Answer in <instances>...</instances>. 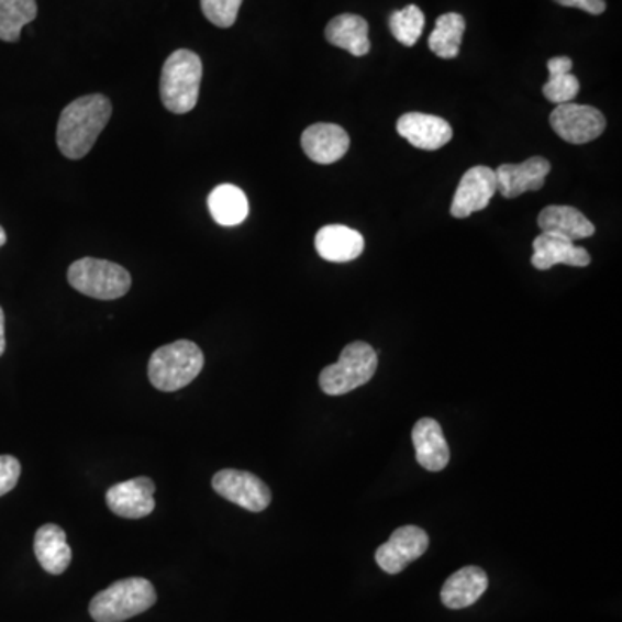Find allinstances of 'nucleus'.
I'll use <instances>...</instances> for the list:
<instances>
[{"label":"nucleus","instance_id":"6e6552de","mask_svg":"<svg viewBox=\"0 0 622 622\" xmlns=\"http://www.w3.org/2000/svg\"><path fill=\"white\" fill-rule=\"evenodd\" d=\"M211 486L220 497L249 512H263L271 503L270 488L258 476L246 470H220L214 474Z\"/></svg>","mask_w":622,"mask_h":622},{"label":"nucleus","instance_id":"7c9ffc66","mask_svg":"<svg viewBox=\"0 0 622 622\" xmlns=\"http://www.w3.org/2000/svg\"><path fill=\"white\" fill-rule=\"evenodd\" d=\"M5 352V319L4 310L0 308V356Z\"/></svg>","mask_w":622,"mask_h":622},{"label":"nucleus","instance_id":"4468645a","mask_svg":"<svg viewBox=\"0 0 622 622\" xmlns=\"http://www.w3.org/2000/svg\"><path fill=\"white\" fill-rule=\"evenodd\" d=\"M398 134L416 149L437 151L453 137L449 123L443 118L424 113H407L398 120Z\"/></svg>","mask_w":622,"mask_h":622},{"label":"nucleus","instance_id":"a211bd4d","mask_svg":"<svg viewBox=\"0 0 622 622\" xmlns=\"http://www.w3.org/2000/svg\"><path fill=\"white\" fill-rule=\"evenodd\" d=\"M316 253L325 262L348 263L364 253V235L346 225H327L315 237Z\"/></svg>","mask_w":622,"mask_h":622},{"label":"nucleus","instance_id":"2f4dec72","mask_svg":"<svg viewBox=\"0 0 622 622\" xmlns=\"http://www.w3.org/2000/svg\"><path fill=\"white\" fill-rule=\"evenodd\" d=\"M5 241H8V235H5L4 229L0 226V247L4 246Z\"/></svg>","mask_w":622,"mask_h":622},{"label":"nucleus","instance_id":"c756f323","mask_svg":"<svg viewBox=\"0 0 622 622\" xmlns=\"http://www.w3.org/2000/svg\"><path fill=\"white\" fill-rule=\"evenodd\" d=\"M546 68H548L549 75L570 74V69H573V59L567 56L552 57L548 65H546Z\"/></svg>","mask_w":622,"mask_h":622},{"label":"nucleus","instance_id":"393cba45","mask_svg":"<svg viewBox=\"0 0 622 622\" xmlns=\"http://www.w3.org/2000/svg\"><path fill=\"white\" fill-rule=\"evenodd\" d=\"M424 13L413 4L407 5L401 11H395L389 16V30H391L392 37L407 47H413L419 42L422 32H424Z\"/></svg>","mask_w":622,"mask_h":622},{"label":"nucleus","instance_id":"b1692460","mask_svg":"<svg viewBox=\"0 0 622 622\" xmlns=\"http://www.w3.org/2000/svg\"><path fill=\"white\" fill-rule=\"evenodd\" d=\"M37 18L35 0H0V41H20L23 26Z\"/></svg>","mask_w":622,"mask_h":622},{"label":"nucleus","instance_id":"cd10ccee","mask_svg":"<svg viewBox=\"0 0 622 622\" xmlns=\"http://www.w3.org/2000/svg\"><path fill=\"white\" fill-rule=\"evenodd\" d=\"M21 476V464L11 455H0V497L16 488Z\"/></svg>","mask_w":622,"mask_h":622},{"label":"nucleus","instance_id":"f3484780","mask_svg":"<svg viewBox=\"0 0 622 622\" xmlns=\"http://www.w3.org/2000/svg\"><path fill=\"white\" fill-rule=\"evenodd\" d=\"M488 585V574L481 567H462L443 585L441 602L448 609H465V607L474 606L485 595Z\"/></svg>","mask_w":622,"mask_h":622},{"label":"nucleus","instance_id":"7ed1b4c3","mask_svg":"<svg viewBox=\"0 0 622 622\" xmlns=\"http://www.w3.org/2000/svg\"><path fill=\"white\" fill-rule=\"evenodd\" d=\"M204 367V355L192 341H175L156 349L149 360V380L159 391L174 392L189 386Z\"/></svg>","mask_w":622,"mask_h":622},{"label":"nucleus","instance_id":"1a4fd4ad","mask_svg":"<svg viewBox=\"0 0 622 622\" xmlns=\"http://www.w3.org/2000/svg\"><path fill=\"white\" fill-rule=\"evenodd\" d=\"M429 536L416 525H403L391 534L385 545L376 552L380 569L388 574H400L404 567L427 552Z\"/></svg>","mask_w":622,"mask_h":622},{"label":"nucleus","instance_id":"4be33fe9","mask_svg":"<svg viewBox=\"0 0 622 622\" xmlns=\"http://www.w3.org/2000/svg\"><path fill=\"white\" fill-rule=\"evenodd\" d=\"M208 208H210L214 222L223 226L238 225L249 214V202H247L246 195L231 184H223L211 190Z\"/></svg>","mask_w":622,"mask_h":622},{"label":"nucleus","instance_id":"0eeeda50","mask_svg":"<svg viewBox=\"0 0 622 622\" xmlns=\"http://www.w3.org/2000/svg\"><path fill=\"white\" fill-rule=\"evenodd\" d=\"M549 125L555 130V134L569 144H588L600 137L606 130L607 122L597 108L593 105L558 104L549 114Z\"/></svg>","mask_w":622,"mask_h":622},{"label":"nucleus","instance_id":"423d86ee","mask_svg":"<svg viewBox=\"0 0 622 622\" xmlns=\"http://www.w3.org/2000/svg\"><path fill=\"white\" fill-rule=\"evenodd\" d=\"M68 282L81 295L110 301V299L122 298L130 291L132 277L116 263L81 258L69 267Z\"/></svg>","mask_w":622,"mask_h":622},{"label":"nucleus","instance_id":"412c9836","mask_svg":"<svg viewBox=\"0 0 622 622\" xmlns=\"http://www.w3.org/2000/svg\"><path fill=\"white\" fill-rule=\"evenodd\" d=\"M329 44L348 51L353 56H367L370 51L368 23L358 14H341L334 18L325 29Z\"/></svg>","mask_w":622,"mask_h":622},{"label":"nucleus","instance_id":"aec40b11","mask_svg":"<svg viewBox=\"0 0 622 622\" xmlns=\"http://www.w3.org/2000/svg\"><path fill=\"white\" fill-rule=\"evenodd\" d=\"M33 548L42 569L54 576L65 573L74 557V552L66 542L65 530L56 524L42 525L35 534Z\"/></svg>","mask_w":622,"mask_h":622},{"label":"nucleus","instance_id":"6ab92c4d","mask_svg":"<svg viewBox=\"0 0 622 622\" xmlns=\"http://www.w3.org/2000/svg\"><path fill=\"white\" fill-rule=\"evenodd\" d=\"M537 225L543 234L557 235L567 238L570 243L595 234L593 223L573 207H557V204L546 207L537 216Z\"/></svg>","mask_w":622,"mask_h":622},{"label":"nucleus","instance_id":"a878e982","mask_svg":"<svg viewBox=\"0 0 622 622\" xmlns=\"http://www.w3.org/2000/svg\"><path fill=\"white\" fill-rule=\"evenodd\" d=\"M578 93L579 80L573 74L549 75L548 81L543 86L546 101L557 105L573 102Z\"/></svg>","mask_w":622,"mask_h":622},{"label":"nucleus","instance_id":"dca6fc26","mask_svg":"<svg viewBox=\"0 0 622 622\" xmlns=\"http://www.w3.org/2000/svg\"><path fill=\"white\" fill-rule=\"evenodd\" d=\"M416 462L429 473H441L449 464V446L441 424L434 419H421L412 431Z\"/></svg>","mask_w":622,"mask_h":622},{"label":"nucleus","instance_id":"f03ea898","mask_svg":"<svg viewBox=\"0 0 622 622\" xmlns=\"http://www.w3.org/2000/svg\"><path fill=\"white\" fill-rule=\"evenodd\" d=\"M201 57L192 51L178 49L163 65L159 93L170 113L186 114L195 110L201 87Z\"/></svg>","mask_w":622,"mask_h":622},{"label":"nucleus","instance_id":"f257e3e1","mask_svg":"<svg viewBox=\"0 0 622 622\" xmlns=\"http://www.w3.org/2000/svg\"><path fill=\"white\" fill-rule=\"evenodd\" d=\"M111 113V101L101 93L84 96L66 105L57 122L56 134L63 156L69 159L87 156L110 122Z\"/></svg>","mask_w":622,"mask_h":622},{"label":"nucleus","instance_id":"c85d7f7f","mask_svg":"<svg viewBox=\"0 0 622 622\" xmlns=\"http://www.w3.org/2000/svg\"><path fill=\"white\" fill-rule=\"evenodd\" d=\"M555 2L564 5V8L581 9L585 13L593 14V16L606 13L607 9L606 0H555Z\"/></svg>","mask_w":622,"mask_h":622},{"label":"nucleus","instance_id":"ddd939ff","mask_svg":"<svg viewBox=\"0 0 622 622\" xmlns=\"http://www.w3.org/2000/svg\"><path fill=\"white\" fill-rule=\"evenodd\" d=\"M301 146L311 162L332 165L340 162L349 149V135L334 123H315L301 135Z\"/></svg>","mask_w":622,"mask_h":622},{"label":"nucleus","instance_id":"5701e85b","mask_svg":"<svg viewBox=\"0 0 622 622\" xmlns=\"http://www.w3.org/2000/svg\"><path fill=\"white\" fill-rule=\"evenodd\" d=\"M465 32V20L462 14H441L436 20V29L429 37V49L441 59H455L460 53L462 37Z\"/></svg>","mask_w":622,"mask_h":622},{"label":"nucleus","instance_id":"9d476101","mask_svg":"<svg viewBox=\"0 0 622 622\" xmlns=\"http://www.w3.org/2000/svg\"><path fill=\"white\" fill-rule=\"evenodd\" d=\"M497 175L489 166H474L465 171L452 202V216L467 219L477 211L485 210L497 195Z\"/></svg>","mask_w":622,"mask_h":622},{"label":"nucleus","instance_id":"2eb2a0df","mask_svg":"<svg viewBox=\"0 0 622 622\" xmlns=\"http://www.w3.org/2000/svg\"><path fill=\"white\" fill-rule=\"evenodd\" d=\"M531 263L537 270H549L555 265L588 267L591 256L585 247L576 246L567 238L542 234L534 238Z\"/></svg>","mask_w":622,"mask_h":622},{"label":"nucleus","instance_id":"bb28decb","mask_svg":"<svg viewBox=\"0 0 622 622\" xmlns=\"http://www.w3.org/2000/svg\"><path fill=\"white\" fill-rule=\"evenodd\" d=\"M243 0H201V9L208 21L219 29H231L237 20Z\"/></svg>","mask_w":622,"mask_h":622},{"label":"nucleus","instance_id":"39448f33","mask_svg":"<svg viewBox=\"0 0 622 622\" xmlns=\"http://www.w3.org/2000/svg\"><path fill=\"white\" fill-rule=\"evenodd\" d=\"M376 349L364 341L348 344L337 364L329 365L320 373V388L329 397H341L367 385L377 370Z\"/></svg>","mask_w":622,"mask_h":622},{"label":"nucleus","instance_id":"20e7f679","mask_svg":"<svg viewBox=\"0 0 622 622\" xmlns=\"http://www.w3.org/2000/svg\"><path fill=\"white\" fill-rule=\"evenodd\" d=\"M158 600L151 581L129 578L113 582L90 602V615L96 622H123L146 612Z\"/></svg>","mask_w":622,"mask_h":622},{"label":"nucleus","instance_id":"f8f14e48","mask_svg":"<svg viewBox=\"0 0 622 622\" xmlns=\"http://www.w3.org/2000/svg\"><path fill=\"white\" fill-rule=\"evenodd\" d=\"M549 170H552V165L542 156L525 159L519 165H512V163L500 165L498 170H495L498 192L503 198L513 199L530 190H540L545 186Z\"/></svg>","mask_w":622,"mask_h":622},{"label":"nucleus","instance_id":"9b49d317","mask_svg":"<svg viewBox=\"0 0 622 622\" xmlns=\"http://www.w3.org/2000/svg\"><path fill=\"white\" fill-rule=\"evenodd\" d=\"M154 493H156V485L153 479L135 477L110 488L105 493V501L111 512L120 518L142 519L147 518L156 507Z\"/></svg>","mask_w":622,"mask_h":622}]
</instances>
